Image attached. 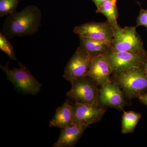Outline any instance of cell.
<instances>
[{"label":"cell","instance_id":"1","mask_svg":"<svg viewBox=\"0 0 147 147\" xmlns=\"http://www.w3.org/2000/svg\"><path fill=\"white\" fill-rule=\"evenodd\" d=\"M41 11L35 5H29L20 12L15 11L6 18L2 33L7 38L32 35L41 25Z\"/></svg>","mask_w":147,"mask_h":147},{"label":"cell","instance_id":"2","mask_svg":"<svg viewBox=\"0 0 147 147\" xmlns=\"http://www.w3.org/2000/svg\"><path fill=\"white\" fill-rule=\"evenodd\" d=\"M113 74V82L118 84L129 98H138L147 90V76L142 67Z\"/></svg>","mask_w":147,"mask_h":147},{"label":"cell","instance_id":"3","mask_svg":"<svg viewBox=\"0 0 147 147\" xmlns=\"http://www.w3.org/2000/svg\"><path fill=\"white\" fill-rule=\"evenodd\" d=\"M71 88L66 94L71 101L82 104L100 105L99 89L96 82L89 76L78 78L71 83Z\"/></svg>","mask_w":147,"mask_h":147},{"label":"cell","instance_id":"4","mask_svg":"<svg viewBox=\"0 0 147 147\" xmlns=\"http://www.w3.org/2000/svg\"><path fill=\"white\" fill-rule=\"evenodd\" d=\"M18 63L20 68H13L12 70L9 69L8 63L0 67L9 81L19 90L25 94L36 95L40 91L42 84L32 75L26 66L19 62Z\"/></svg>","mask_w":147,"mask_h":147},{"label":"cell","instance_id":"5","mask_svg":"<svg viewBox=\"0 0 147 147\" xmlns=\"http://www.w3.org/2000/svg\"><path fill=\"white\" fill-rule=\"evenodd\" d=\"M112 51L146 55L143 42L134 27L114 28Z\"/></svg>","mask_w":147,"mask_h":147},{"label":"cell","instance_id":"6","mask_svg":"<svg viewBox=\"0 0 147 147\" xmlns=\"http://www.w3.org/2000/svg\"><path fill=\"white\" fill-rule=\"evenodd\" d=\"M92 58L86 50L78 47L66 65L63 78L71 83L78 78L88 75Z\"/></svg>","mask_w":147,"mask_h":147},{"label":"cell","instance_id":"7","mask_svg":"<svg viewBox=\"0 0 147 147\" xmlns=\"http://www.w3.org/2000/svg\"><path fill=\"white\" fill-rule=\"evenodd\" d=\"M73 32L79 37L91 38L113 45L114 29L108 21L88 22L75 27Z\"/></svg>","mask_w":147,"mask_h":147},{"label":"cell","instance_id":"8","mask_svg":"<svg viewBox=\"0 0 147 147\" xmlns=\"http://www.w3.org/2000/svg\"><path fill=\"white\" fill-rule=\"evenodd\" d=\"M74 123L88 127L100 121L105 115L106 109L100 105L82 104L72 101Z\"/></svg>","mask_w":147,"mask_h":147},{"label":"cell","instance_id":"9","mask_svg":"<svg viewBox=\"0 0 147 147\" xmlns=\"http://www.w3.org/2000/svg\"><path fill=\"white\" fill-rule=\"evenodd\" d=\"M106 56L113 69V74L121 73L134 67L143 65L146 55L128 52L112 51Z\"/></svg>","mask_w":147,"mask_h":147},{"label":"cell","instance_id":"10","mask_svg":"<svg viewBox=\"0 0 147 147\" xmlns=\"http://www.w3.org/2000/svg\"><path fill=\"white\" fill-rule=\"evenodd\" d=\"M100 87L99 89L100 105L104 107L122 109L126 104V101L118 84L110 80Z\"/></svg>","mask_w":147,"mask_h":147},{"label":"cell","instance_id":"11","mask_svg":"<svg viewBox=\"0 0 147 147\" xmlns=\"http://www.w3.org/2000/svg\"><path fill=\"white\" fill-rule=\"evenodd\" d=\"M113 69L106 55H99L93 57L91 67L88 76L102 86L110 81Z\"/></svg>","mask_w":147,"mask_h":147},{"label":"cell","instance_id":"12","mask_svg":"<svg viewBox=\"0 0 147 147\" xmlns=\"http://www.w3.org/2000/svg\"><path fill=\"white\" fill-rule=\"evenodd\" d=\"M87 127L74 123L61 129L60 135L53 147H71L76 145Z\"/></svg>","mask_w":147,"mask_h":147},{"label":"cell","instance_id":"13","mask_svg":"<svg viewBox=\"0 0 147 147\" xmlns=\"http://www.w3.org/2000/svg\"><path fill=\"white\" fill-rule=\"evenodd\" d=\"M74 121V116L72 101L68 98L57 109L55 115L50 121V126L61 129L72 124Z\"/></svg>","mask_w":147,"mask_h":147},{"label":"cell","instance_id":"14","mask_svg":"<svg viewBox=\"0 0 147 147\" xmlns=\"http://www.w3.org/2000/svg\"><path fill=\"white\" fill-rule=\"evenodd\" d=\"M92 57L106 55L113 50V46L95 40L80 37V46Z\"/></svg>","mask_w":147,"mask_h":147},{"label":"cell","instance_id":"15","mask_svg":"<svg viewBox=\"0 0 147 147\" xmlns=\"http://www.w3.org/2000/svg\"><path fill=\"white\" fill-rule=\"evenodd\" d=\"M117 0H107L97 9L96 12L103 14L107 18L109 24L114 28L119 26L117 23L118 13Z\"/></svg>","mask_w":147,"mask_h":147},{"label":"cell","instance_id":"16","mask_svg":"<svg viewBox=\"0 0 147 147\" xmlns=\"http://www.w3.org/2000/svg\"><path fill=\"white\" fill-rule=\"evenodd\" d=\"M141 117V114L134 111L124 112L122 120V133L126 134L133 132Z\"/></svg>","mask_w":147,"mask_h":147},{"label":"cell","instance_id":"17","mask_svg":"<svg viewBox=\"0 0 147 147\" xmlns=\"http://www.w3.org/2000/svg\"><path fill=\"white\" fill-rule=\"evenodd\" d=\"M19 0H0V16L9 15L16 11Z\"/></svg>","mask_w":147,"mask_h":147},{"label":"cell","instance_id":"18","mask_svg":"<svg viewBox=\"0 0 147 147\" xmlns=\"http://www.w3.org/2000/svg\"><path fill=\"white\" fill-rule=\"evenodd\" d=\"M0 49L4 52L11 59L17 60L13 46L8 39L1 32L0 33Z\"/></svg>","mask_w":147,"mask_h":147},{"label":"cell","instance_id":"19","mask_svg":"<svg viewBox=\"0 0 147 147\" xmlns=\"http://www.w3.org/2000/svg\"><path fill=\"white\" fill-rule=\"evenodd\" d=\"M144 26L147 28V10L142 9L137 18V26Z\"/></svg>","mask_w":147,"mask_h":147},{"label":"cell","instance_id":"20","mask_svg":"<svg viewBox=\"0 0 147 147\" xmlns=\"http://www.w3.org/2000/svg\"><path fill=\"white\" fill-rule=\"evenodd\" d=\"M138 98L141 102L147 106V93L140 95Z\"/></svg>","mask_w":147,"mask_h":147},{"label":"cell","instance_id":"21","mask_svg":"<svg viewBox=\"0 0 147 147\" xmlns=\"http://www.w3.org/2000/svg\"><path fill=\"white\" fill-rule=\"evenodd\" d=\"M106 1L107 0H92V1L94 3L97 9L99 8L100 6Z\"/></svg>","mask_w":147,"mask_h":147},{"label":"cell","instance_id":"22","mask_svg":"<svg viewBox=\"0 0 147 147\" xmlns=\"http://www.w3.org/2000/svg\"><path fill=\"white\" fill-rule=\"evenodd\" d=\"M143 65V69H144V71L145 74H146L147 76V59H145Z\"/></svg>","mask_w":147,"mask_h":147}]
</instances>
